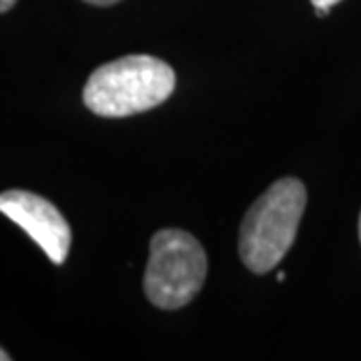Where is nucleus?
<instances>
[{
	"label": "nucleus",
	"mask_w": 361,
	"mask_h": 361,
	"mask_svg": "<svg viewBox=\"0 0 361 361\" xmlns=\"http://www.w3.org/2000/svg\"><path fill=\"white\" fill-rule=\"evenodd\" d=\"M175 90V71L161 59L129 54L99 66L87 80L82 101L99 116H129L165 103Z\"/></svg>",
	"instance_id": "nucleus-1"
},
{
	"label": "nucleus",
	"mask_w": 361,
	"mask_h": 361,
	"mask_svg": "<svg viewBox=\"0 0 361 361\" xmlns=\"http://www.w3.org/2000/svg\"><path fill=\"white\" fill-rule=\"evenodd\" d=\"M305 203V185L285 177L251 205L239 233V255L247 269L259 275L275 269L295 241Z\"/></svg>",
	"instance_id": "nucleus-2"
},
{
	"label": "nucleus",
	"mask_w": 361,
	"mask_h": 361,
	"mask_svg": "<svg viewBox=\"0 0 361 361\" xmlns=\"http://www.w3.org/2000/svg\"><path fill=\"white\" fill-rule=\"evenodd\" d=\"M207 277L205 249L193 235L163 229L151 239L145 271V293L161 310L185 307L201 291Z\"/></svg>",
	"instance_id": "nucleus-3"
},
{
	"label": "nucleus",
	"mask_w": 361,
	"mask_h": 361,
	"mask_svg": "<svg viewBox=\"0 0 361 361\" xmlns=\"http://www.w3.org/2000/svg\"><path fill=\"white\" fill-rule=\"evenodd\" d=\"M0 213L25 229L54 265L65 263L71 249V227L51 201L37 193L13 189L0 193Z\"/></svg>",
	"instance_id": "nucleus-4"
},
{
	"label": "nucleus",
	"mask_w": 361,
	"mask_h": 361,
	"mask_svg": "<svg viewBox=\"0 0 361 361\" xmlns=\"http://www.w3.org/2000/svg\"><path fill=\"white\" fill-rule=\"evenodd\" d=\"M311 2H313V6L317 8V14L323 16V14L329 13V8H331L334 4H337L339 0H311Z\"/></svg>",
	"instance_id": "nucleus-5"
},
{
	"label": "nucleus",
	"mask_w": 361,
	"mask_h": 361,
	"mask_svg": "<svg viewBox=\"0 0 361 361\" xmlns=\"http://www.w3.org/2000/svg\"><path fill=\"white\" fill-rule=\"evenodd\" d=\"M85 2L94 4V6H111V4H116V2H121V0H85Z\"/></svg>",
	"instance_id": "nucleus-6"
},
{
	"label": "nucleus",
	"mask_w": 361,
	"mask_h": 361,
	"mask_svg": "<svg viewBox=\"0 0 361 361\" xmlns=\"http://www.w3.org/2000/svg\"><path fill=\"white\" fill-rule=\"evenodd\" d=\"M14 4H16V0H0V13H6V11H11Z\"/></svg>",
	"instance_id": "nucleus-7"
},
{
	"label": "nucleus",
	"mask_w": 361,
	"mask_h": 361,
	"mask_svg": "<svg viewBox=\"0 0 361 361\" xmlns=\"http://www.w3.org/2000/svg\"><path fill=\"white\" fill-rule=\"evenodd\" d=\"M8 360H11V357H8V353H6L4 349L0 348V361H8Z\"/></svg>",
	"instance_id": "nucleus-8"
},
{
	"label": "nucleus",
	"mask_w": 361,
	"mask_h": 361,
	"mask_svg": "<svg viewBox=\"0 0 361 361\" xmlns=\"http://www.w3.org/2000/svg\"><path fill=\"white\" fill-rule=\"evenodd\" d=\"M285 273H277V281H283Z\"/></svg>",
	"instance_id": "nucleus-9"
},
{
	"label": "nucleus",
	"mask_w": 361,
	"mask_h": 361,
	"mask_svg": "<svg viewBox=\"0 0 361 361\" xmlns=\"http://www.w3.org/2000/svg\"><path fill=\"white\" fill-rule=\"evenodd\" d=\"M360 239H361V217H360Z\"/></svg>",
	"instance_id": "nucleus-10"
}]
</instances>
